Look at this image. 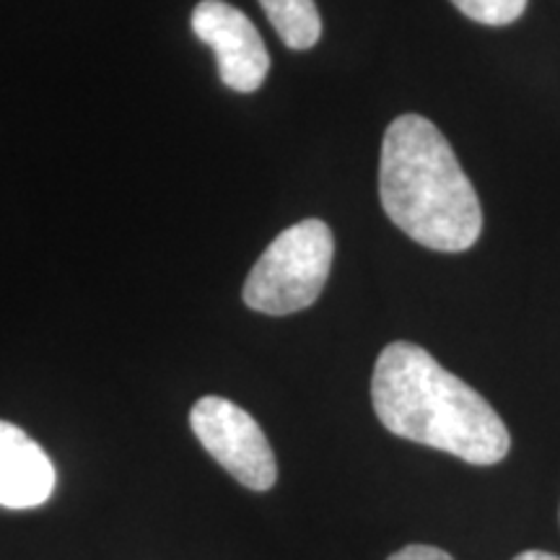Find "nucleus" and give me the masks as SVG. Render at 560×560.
Listing matches in <instances>:
<instances>
[{
  "label": "nucleus",
  "instance_id": "f257e3e1",
  "mask_svg": "<svg viewBox=\"0 0 560 560\" xmlns=\"http://www.w3.org/2000/svg\"><path fill=\"white\" fill-rule=\"evenodd\" d=\"M371 402L389 433L470 465H495L511 450L509 429L493 405L412 342L397 340L382 350Z\"/></svg>",
  "mask_w": 560,
  "mask_h": 560
},
{
  "label": "nucleus",
  "instance_id": "f03ea898",
  "mask_svg": "<svg viewBox=\"0 0 560 560\" xmlns=\"http://www.w3.org/2000/svg\"><path fill=\"white\" fill-rule=\"evenodd\" d=\"M384 213L412 242L465 252L480 240L482 210L450 140L420 115H400L384 132L380 161Z\"/></svg>",
  "mask_w": 560,
  "mask_h": 560
},
{
  "label": "nucleus",
  "instance_id": "7ed1b4c3",
  "mask_svg": "<svg viewBox=\"0 0 560 560\" xmlns=\"http://www.w3.org/2000/svg\"><path fill=\"white\" fill-rule=\"evenodd\" d=\"M335 255L332 231L325 221L293 223L270 242L244 283L249 310L283 317L310 310L330 278Z\"/></svg>",
  "mask_w": 560,
  "mask_h": 560
},
{
  "label": "nucleus",
  "instance_id": "20e7f679",
  "mask_svg": "<svg viewBox=\"0 0 560 560\" xmlns=\"http://www.w3.org/2000/svg\"><path fill=\"white\" fill-rule=\"evenodd\" d=\"M190 425L210 457L244 488L265 493L276 486L278 465L270 441L240 405L219 395L200 397L190 412Z\"/></svg>",
  "mask_w": 560,
  "mask_h": 560
},
{
  "label": "nucleus",
  "instance_id": "39448f33",
  "mask_svg": "<svg viewBox=\"0 0 560 560\" xmlns=\"http://www.w3.org/2000/svg\"><path fill=\"white\" fill-rule=\"evenodd\" d=\"M192 32L213 50L221 81L231 91L252 94L268 79L270 55L260 32L226 0H200L192 11Z\"/></svg>",
  "mask_w": 560,
  "mask_h": 560
},
{
  "label": "nucleus",
  "instance_id": "423d86ee",
  "mask_svg": "<svg viewBox=\"0 0 560 560\" xmlns=\"http://www.w3.org/2000/svg\"><path fill=\"white\" fill-rule=\"evenodd\" d=\"M58 486L52 459L19 425L0 420V506L24 511L50 501Z\"/></svg>",
  "mask_w": 560,
  "mask_h": 560
},
{
  "label": "nucleus",
  "instance_id": "0eeeda50",
  "mask_svg": "<svg viewBox=\"0 0 560 560\" xmlns=\"http://www.w3.org/2000/svg\"><path fill=\"white\" fill-rule=\"evenodd\" d=\"M272 30L291 50H312L322 37V19L314 0H260Z\"/></svg>",
  "mask_w": 560,
  "mask_h": 560
},
{
  "label": "nucleus",
  "instance_id": "6e6552de",
  "mask_svg": "<svg viewBox=\"0 0 560 560\" xmlns=\"http://www.w3.org/2000/svg\"><path fill=\"white\" fill-rule=\"evenodd\" d=\"M454 9L486 26H506L522 19L527 0H452Z\"/></svg>",
  "mask_w": 560,
  "mask_h": 560
},
{
  "label": "nucleus",
  "instance_id": "1a4fd4ad",
  "mask_svg": "<svg viewBox=\"0 0 560 560\" xmlns=\"http://www.w3.org/2000/svg\"><path fill=\"white\" fill-rule=\"evenodd\" d=\"M387 560H454L450 552L433 548V545H408V548L397 550Z\"/></svg>",
  "mask_w": 560,
  "mask_h": 560
},
{
  "label": "nucleus",
  "instance_id": "9d476101",
  "mask_svg": "<svg viewBox=\"0 0 560 560\" xmlns=\"http://www.w3.org/2000/svg\"><path fill=\"white\" fill-rule=\"evenodd\" d=\"M514 560H560V558L552 556V552H545V550H527V552H522V556H516Z\"/></svg>",
  "mask_w": 560,
  "mask_h": 560
}]
</instances>
